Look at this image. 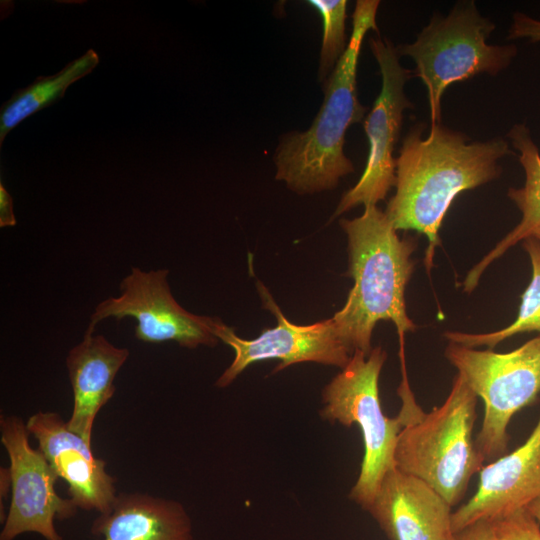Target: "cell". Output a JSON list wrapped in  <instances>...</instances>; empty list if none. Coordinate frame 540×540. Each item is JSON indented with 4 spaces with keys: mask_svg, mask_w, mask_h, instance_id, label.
<instances>
[{
    "mask_svg": "<svg viewBox=\"0 0 540 540\" xmlns=\"http://www.w3.org/2000/svg\"><path fill=\"white\" fill-rule=\"evenodd\" d=\"M424 127L413 126L403 140L396 158V192L385 214L396 230H414L427 237L424 264L429 272L453 200L499 177L498 160L514 152L504 139L468 142L464 134L441 123L431 125L422 138Z\"/></svg>",
    "mask_w": 540,
    "mask_h": 540,
    "instance_id": "obj_1",
    "label": "cell"
},
{
    "mask_svg": "<svg viewBox=\"0 0 540 540\" xmlns=\"http://www.w3.org/2000/svg\"><path fill=\"white\" fill-rule=\"evenodd\" d=\"M348 239V274L354 280L344 306L332 317L352 354L369 355L373 329L391 321L400 343L416 325L408 317L405 290L414 271L413 237L400 238L385 212L366 206L357 218L340 221Z\"/></svg>",
    "mask_w": 540,
    "mask_h": 540,
    "instance_id": "obj_2",
    "label": "cell"
},
{
    "mask_svg": "<svg viewBox=\"0 0 540 540\" xmlns=\"http://www.w3.org/2000/svg\"><path fill=\"white\" fill-rule=\"evenodd\" d=\"M380 1L358 0L352 15V34L334 70L322 83L324 99L308 130L283 135L274 154L276 179L298 194L334 189L341 177L354 171L344 154L347 129L362 121L366 107L357 96L356 72L362 41L368 30L378 32Z\"/></svg>",
    "mask_w": 540,
    "mask_h": 540,
    "instance_id": "obj_3",
    "label": "cell"
},
{
    "mask_svg": "<svg viewBox=\"0 0 540 540\" xmlns=\"http://www.w3.org/2000/svg\"><path fill=\"white\" fill-rule=\"evenodd\" d=\"M477 399L457 373L443 404L407 423L396 444L395 467L425 482L451 507L485 462L473 439Z\"/></svg>",
    "mask_w": 540,
    "mask_h": 540,
    "instance_id": "obj_4",
    "label": "cell"
},
{
    "mask_svg": "<svg viewBox=\"0 0 540 540\" xmlns=\"http://www.w3.org/2000/svg\"><path fill=\"white\" fill-rule=\"evenodd\" d=\"M387 354L381 347L372 348L369 355L355 351L322 392V418L360 428L364 454L359 476L349 498L366 510L375 497L384 476L395 467L398 436L407 424L400 412L387 417L379 397V376Z\"/></svg>",
    "mask_w": 540,
    "mask_h": 540,
    "instance_id": "obj_5",
    "label": "cell"
},
{
    "mask_svg": "<svg viewBox=\"0 0 540 540\" xmlns=\"http://www.w3.org/2000/svg\"><path fill=\"white\" fill-rule=\"evenodd\" d=\"M495 25L480 15L474 2L460 4L447 17L434 16L410 44L396 46L416 65L415 75L427 89L431 125L441 123V98L448 86L480 73L496 75L517 54L514 45H490Z\"/></svg>",
    "mask_w": 540,
    "mask_h": 540,
    "instance_id": "obj_6",
    "label": "cell"
},
{
    "mask_svg": "<svg viewBox=\"0 0 540 540\" xmlns=\"http://www.w3.org/2000/svg\"><path fill=\"white\" fill-rule=\"evenodd\" d=\"M445 357L484 403L475 444L485 461H494L507 452L512 417L540 393V335L507 353L450 342Z\"/></svg>",
    "mask_w": 540,
    "mask_h": 540,
    "instance_id": "obj_7",
    "label": "cell"
},
{
    "mask_svg": "<svg viewBox=\"0 0 540 540\" xmlns=\"http://www.w3.org/2000/svg\"><path fill=\"white\" fill-rule=\"evenodd\" d=\"M168 274V269L143 271L132 267L120 283V294L97 304L88 328L95 330L97 323L107 318L131 317L137 321L134 334L139 341H173L188 349L215 346L219 341L215 335L219 318L184 309L172 295Z\"/></svg>",
    "mask_w": 540,
    "mask_h": 540,
    "instance_id": "obj_8",
    "label": "cell"
},
{
    "mask_svg": "<svg viewBox=\"0 0 540 540\" xmlns=\"http://www.w3.org/2000/svg\"><path fill=\"white\" fill-rule=\"evenodd\" d=\"M0 433L10 462L12 495L0 540H15L26 532L37 533L45 540H63L55 519H69L78 508L70 498L57 494L58 477L43 453L30 445L22 418L1 416Z\"/></svg>",
    "mask_w": 540,
    "mask_h": 540,
    "instance_id": "obj_9",
    "label": "cell"
},
{
    "mask_svg": "<svg viewBox=\"0 0 540 540\" xmlns=\"http://www.w3.org/2000/svg\"><path fill=\"white\" fill-rule=\"evenodd\" d=\"M369 43L380 68L382 85L364 121L369 142L368 159L359 181L343 194L333 217L358 205H376L395 186L396 159L393 151L400 134L403 112L412 108L404 93L412 71L400 64L396 46L387 38H371Z\"/></svg>",
    "mask_w": 540,
    "mask_h": 540,
    "instance_id": "obj_10",
    "label": "cell"
},
{
    "mask_svg": "<svg viewBox=\"0 0 540 540\" xmlns=\"http://www.w3.org/2000/svg\"><path fill=\"white\" fill-rule=\"evenodd\" d=\"M257 288L264 307L275 315L277 324L248 340L237 336L234 328L218 319L215 335L229 345L235 355L230 366L217 379V387L230 385L249 365L268 359L280 360L273 373L302 362H315L341 369L348 364L353 354L332 317L309 325L291 323L264 285L258 283Z\"/></svg>",
    "mask_w": 540,
    "mask_h": 540,
    "instance_id": "obj_11",
    "label": "cell"
},
{
    "mask_svg": "<svg viewBox=\"0 0 540 540\" xmlns=\"http://www.w3.org/2000/svg\"><path fill=\"white\" fill-rule=\"evenodd\" d=\"M26 427L57 477L67 483L74 505L108 513L117 498L116 478L106 471V462L95 456L92 445L69 429L55 412L33 414Z\"/></svg>",
    "mask_w": 540,
    "mask_h": 540,
    "instance_id": "obj_12",
    "label": "cell"
},
{
    "mask_svg": "<svg viewBox=\"0 0 540 540\" xmlns=\"http://www.w3.org/2000/svg\"><path fill=\"white\" fill-rule=\"evenodd\" d=\"M479 473L476 492L452 513L454 534L476 522L511 515L540 497V417L522 445Z\"/></svg>",
    "mask_w": 540,
    "mask_h": 540,
    "instance_id": "obj_13",
    "label": "cell"
},
{
    "mask_svg": "<svg viewBox=\"0 0 540 540\" xmlns=\"http://www.w3.org/2000/svg\"><path fill=\"white\" fill-rule=\"evenodd\" d=\"M451 509L425 482L394 467L365 511L389 540H455Z\"/></svg>",
    "mask_w": 540,
    "mask_h": 540,
    "instance_id": "obj_14",
    "label": "cell"
},
{
    "mask_svg": "<svg viewBox=\"0 0 540 540\" xmlns=\"http://www.w3.org/2000/svg\"><path fill=\"white\" fill-rule=\"evenodd\" d=\"M127 348L117 347L103 335L87 328L81 342L70 349L66 367L73 392L69 429L92 443L95 419L115 393L114 380L129 357Z\"/></svg>",
    "mask_w": 540,
    "mask_h": 540,
    "instance_id": "obj_15",
    "label": "cell"
},
{
    "mask_svg": "<svg viewBox=\"0 0 540 540\" xmlns=\"http://www.w3.org/2000/svg\"><path fill=\"white\" fill-rule=\"evenodd\" d=\"M102 540H194L190 516L175 500L146 493H120L108 513L93 521Z\"/></svg>",
    "mask_w": 540,
    "mask_h": 540,
    "instance_id": "obj_16",
    "label": "cell"
},
{
    "mask_svg": "<svg viewBox=\"0 0 540 540\" xmlns=\"http://www.w3.org/2000/svg\"><path fill=\"white\" fill-rule=\"evenodd\" d=\"M524 169L525 183L521 188H510L508 197L522 213L521 221L487 253L466 275L463 291L470 294L478 285L487 267L519 241L525 240L540 228V153L528 127L515 124L508 133Z\"/></svg>",
    "mask_w": 540,
    "mask_h": 540,
    "instance_id": "obj_17",
    "label": "cell"
},
{
    "mask_svg": "<svg viewBox=\"0 0 540 540\" xmlns=\"http://www.w3.org/2000/svg\"><path fill=\"white\" fill-rule=\"evenodd\" d=\"M98 63L99 55L89 49L57 73L40 76L30 85L17 90L0 109V146L11 130L61 99L71 84L92 72Z\"/></svg>",
    "mask_w": 540,
    "mask_h": 540,
    "instance_id": "obj_18",
    "label": "cell"
},
{
    "mask_svg": "<svg viewBox=\"0 0 540 540\" xmlns=\"http://www.w3.org/2000/svg\"><path fill=\"white\" fill-rule=\"evenodd\" d=\"M523 247L529 255L532 276L529 285L521 295L516 319L507 327L490 333H463L447 331L444 336L449 342L475 348H494L500 342L516 334L536 331L540 333V244L530 236L523 240Z\"/></svg>",
    "mask_w": 540,
    "mask_h": 540,
    "instance_id": "obj_19",
    "label": "cell"
},
{
    "mask_svg": "<svg viewBox=\"0 0 540 540\" xmlns=\"http://www.w3.org/2000/svg\"><path fill=\"white\" fill-rule=\"evenodd\" d=\"M322 17L323 37L320 51L318 80L324 83L344 54L347 45L345 20L347 1L345 0H310Z\"/></svg>",
    "mask_w": 540,
    "mask_h": 540,
    "instance_id": "obj_20",
    "label": "cell"
},
{
    "mask_svg": "<svg viewBox=\"0 0 540 540\" xmlns=\"http://www.w3.org/2000/svg\"><path fill=\"white\" fill-rule=\"evenodd\" d=\"M496 540H540L538 522L524 508L491 522Z\"/></svg>",
    "mask_w": 540,
    "mask_h": 540,
    "instance_id": "obj_21",
    "label": "cell"
},
{
    "mask_svg": "<svg viewBox=\"0 0 540 540\" xmlns=\"http://www.w3.org/2000/svg\"><path fill=\"white\" fill-rule=\"evenodd\" d=\"M528 38L531 42L540 41V20L524 13H515L509 29L508 39Z\"/></svg>",
    "mask_w": 540,
    "mask_h": 540,
    "instance_id": "obj_22",
    "label": "cell"
},
{
    "mask_svg": "<svg viewBox=\"0 0 540 540\" xmlns=\"http://www.w3.org/2000/svg\"><path fill=\"white\" fill-rule=\"evenodd\" d=\"M455 540H496L491 522L479 521L455 533Z\"/></svg>",
    "mask_w": 540,
    "mask_h": 540,
    "instance_id": "obj_23",
    "label": "cell"
},
{
    "mask_svg": "<svg viewBox=\"0 0 540 540\" xmlns=\"http://www.w3.org/2000/svg\"><path fill=\"white\" fill-rule=\"evenodd\" d=\"M16 225V218L13 211V199L0 182V227H12Z\"/></svg>",
    "mask_w": 540,
    "mask_h": 540,
    "instance_id": "obj_24",
    "label": "cell"
},
{
    "mask_svg": "<svg viewBox=\"0 0 540 540\" xmlns=\"http://www.w3.org/2000/svg\"><path fill=\"white\" fill-rule=\"evenodd\" d=\"M11 490V476L9 468H1L0 470V494L1 502L3 497L8 496V491Z\"/></svg>",
    "mask_w": 540,
    "mask_h": 540,
    "instance_id": "obj_25",
    "label": "cell"
},
{
    "mask_svg": "<svg viewBox=\"0 0 540 540\" xmlns=\"http://www.w3.org/2000/svg\"><path fill=\"white\" fill-rule=\"evenodd\" d=\"M540 526V497L533 500L525 508Z\"/></svg>",
    "mask_w": 540,
    "mask_h": 540,
    "instance_id": "obj_26",
    "label": "cell"
},
{
    "mask_svg": "<svg viewBox=\"0 0 540 540\" xmlns=\"http://www.w3.org/2000/svg\"><path fill=\"white\" fill-rule=\"evenodd\" d=\"M532 237H534L538 243L540 244V228H538L537 230H535L532 234H531ZM530 237V236H529Z\"/></svg>",
    "mask_w": 540,
    "mask_h": 540,
    "instance_id": "obj_27",
    "label": "cell"
}]
</instances>
